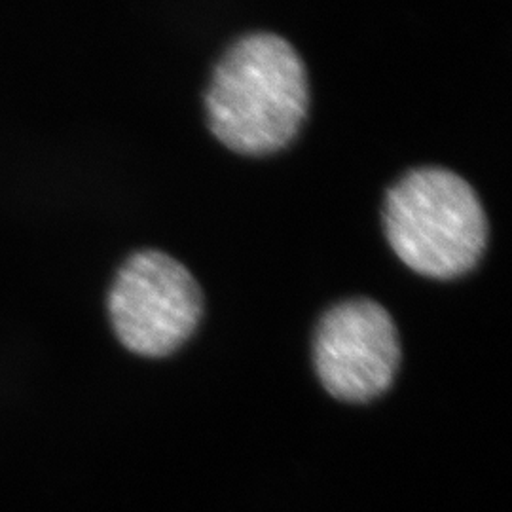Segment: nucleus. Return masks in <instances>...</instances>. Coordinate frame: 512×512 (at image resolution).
Instances as JSON below:
<instances>
[{
	"label": "nucleus",
	"mask_w": 512,
	"mask_h": 512,
	"mask_svg": "<svg viewBox=\"0 0 512 512\" xmlns=\"http://www.w3.org/2000/svg\"><path fill=\"white\" fill-rule=\"evenodd\" d=\"M313 359L332 397L366 403L384 395L395 380L401 365L399 332L380 304L366 298L348 300L323 315Z\"/></svg>",
	"instance_id": "4"
},
{
	"label": "nucleus",
	"mask_w": 512,
	"mask_h": 512,
	"mask_svg": "<svg viewBox=\"0 0 512 512\" xmlns=\"http://www.w3.org/2000/svg\"><path fill=\"white\" fill-rule=\"evenodd\" d=\"M109 313L118 340L129 351L164 357L181 348L198 327L202 289L173 256L141 251L116 275Z\"/></svg>",
	"instance_id": "3"
},
{
	"label": "nucleus",
	"mask_w": 512,
	"mask_h": 512,
	"mask_svg": "<svg viewBox=\"0 0 512 512\" xmlns=\"http://www.w3.org/2000/svg\"><path fill=\"white\" fill-rule=\"evenodd\" d=\"M205 107L209 128L224 147L245 156L279 152L308 116L304 61L272 33L239 38L213 71Z\"/></svg>",
	"instance_id": "1"
},
{
	"label": "nucleus",
	"mask_w": 512,
	"mask_h": 512,
	"mask_svg": "<svg viewBox=\"0 0 512 512\" xmlns=\"http://www.w3.org/2000/svg\"><path fill=\"white\" fill-rule=\"evenodd\" d=\"M384 230L410 270L435 279L471 272L488 243V219L473 186L442 167L414 169L389 188Z\"/></svg>",
	"instance_id": "2"
}]
</instances>
